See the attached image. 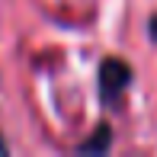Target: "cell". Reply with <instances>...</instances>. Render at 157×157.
Here are the masks:
<instances>
[{
  "label": "cell",
  "mask_w": 157,
  "mask_h": 157,
  "mask_svg": "<svg viewBox=\"0 0 157 157\" xmlns=\"http://www.w3.org/2000/svg\"><path fill=\"white\" fill-rule=\"evenodd\" d=\"M109 144H112V132H109L106 125H99L96 135H93L90 141L77 144V151H80V154H103V151H109Z\"/></svg>",
  "instance_id": "obj_2"
},
{
  "label": "cell",
  "mask_w": 157,
  "mask_h": 157,
  "mask_svg": "<svg viewBox=\"0 0 157 157\" xmlns=\"http://www.w3.org/2000/svg\"><path fill=\"white\" fill-rule=\"evenodd\" d=\"M128 80H132V71H128L125 61L109 58V61L99 64V93H103L106 103H116V99L125 93Z\"/></svg>",
  "instance_id": "obj_1"
},
{
  "label": "cell",
  "mask_w": 157,
  "mask_h": 157,
  "mask_svg": "<svg viewBox=\"0 0 157 157\" xmlns=\"http://www.w3.org/2000/svg\"><path fill=\"white\" fill-rule=\"evenodd\" d=\"M6 151H10V144H6V141L0 138V154H6Z\"/></svg>",
  "instance_id": "obj_4"
},
{
  "label": "cell",
  "mask_w": 157,
  "mask_h": 157,
  "mask_svg": "<svg viewBox=\"0 0 157 157\" xmlns=\"http://www.w3.org/2000/svg\"><path fill=\"white\" fill-rule=\"evenodd\" d=\"M151 35H154V39H157V16L151 19Z\"/></svg>",
  "instance_id": "obj_3"
}]
</instances>
